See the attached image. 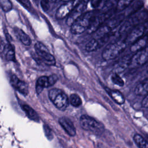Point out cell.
<instances>
[{"instance_id": "6da1fadb", "label": "cell", "mask_w": 148, "mask_h": 148, "mask_svg": "<svg viewBox=\"0 0 148 148\" xmlns=\"http://www.w3.org/2000/svg\"><path fill=\"white\" fill-rule=\"evenodd\" d=\"M148 19V10H140L135 14L129 17L124 23H121L119 27V29L117 31V34L123 35L128 33L134 27Z\"/></svg>"}, {"instance_id": "7a4b0ae2", "label": "cell", "mask_w": 148, "mask_h": 148, "mask_svg": "<svg viewBox=\"0 0 148 148\" xmlns=\"http://www.w3.org/2000/svg\"><path fill=\"white\" fill-rule=\"evenodd\" d=\"M127 43L124 40H117L112 42L106 46L102 53V57L105 60H111L117 57L126 48Z\"/></svg>"}, {"instance_id": "3957f363", "label": "cell", "mask_w": 148, "mask_h": 148, "mask_svg": "<svg viewBox=\"0 0 148 148\" xmlns=\"http://www.w3.org/2000/svg\"><path fill=\"white\" fill-rule=\"evenodd\" d=\"M94 14V11L84 12L70 26L71 32L74 35H80L87 31Z\"/></svg>"}, {"instance_id": "277c9868", "label": "cell", "mask_w": 148, "mask_h": 148, "mask_svg": "<svg viewBox=\"0 0 148 148\" xmlns=\"http://www.w3.org/2000/svg\"><path fill=\"white\" fill-rule=\"evenodd\" d=\"M81 127L86 130L92 132L95 134H101L105 129L104 125L97 120L88 115H82L80 118Z\"/></svg>"}, {"instance_id": "5b68a950", "label": "cell", "mask_w": 148, "mask_h": 148, "mask_svg": "<svg viewBox=\"0 0 148 148\" xmlns=\"http://www.w3.org/2000/svg\"><path fill=\"white\" fill-rule=\"evenodd\" d=\"M49 98L53 104L60 110H65L69 105L67 95L62 90L53 88L49 91Z\"/></svg>"}, {"instance_id": "8992f818", "label": "cell", "mask_w": 148, "mask_h": 148, "mask_svg": "<svg viewBox=\"0 0 148 148\" xmlns=\"http://www.w3.org/2000/svg\"><path fill=\"white\" fill-rule=\"evenodd\" d=\"M148 35V19L134 27L124 39L128 43H132L137 39Z\"/></svg>"}, {"instance_id": "52a82bcc", "label": "cell", "mask_w": 148, "mask_h": 148, "mask_svg": "<svg viewBox=\"0 0 148 148\" xmlns=\"http://www.w3.org/2000/svg\"><path fill=\"white\" fill-rule=\"evenodd\" d=\"M112 14L111 10H109V11L105 10L104 12H101L99 13L95 14L92 18L90 26L87 30V32L88 34L94 33L101 25L112 17Z\"/></svg>"}, {"instance_id": "ba28073f", "label": "cell", "mask_w": 148, "mask_h": 148, "mask_svg": "<svg viewBox=\"0 0 148 148\" xmlns=\"http://www.w3.org/2000/svg\"><path fill=\"white\" fill-rule=\"evenodd\" d=\"M34 48L38 56L46 64L48 65H54L56 64V60L54 56L42 43L37 42L34 46Z\"/></svg>"}, {"instance_id": "9c48e42d", "label": "cell", "mask_w": 148, "mask_h": 148, "mask_svg": "<svg viewBox=\"0 0 148 148\" xmlns=\"http://www.w3.org/2000/svg\"><path fill=\"white\" fill-rule=\"evenodd\" d=\"M81 0H68L65 1L57 9L55 16L57 19L67 17Z\"/></svg>"}, {"instance_id": "30bf717a", "label": "cell", "mask_w": 148, "mask_h": 148, "mask_svg": "<svg viewBox=\"0 0 148 148\" xmlns=\"http://www.w3.org/2000/svg\"><path fill=\"white\" fill-rule=\"evenodd\" d=\"M148 62V45L145 48L135 52L131 57L130 66L139 67Z\"/></svg>"}, {"instance_id": "8fae6325", "label": "cell", "mask_w": 148, "mask_h": 148, "mask_svg": "<svg viewBox=\"0 0 148 148\" xmlns=\"http://www.w3.org/2000/svg\"><path fill=\"white\" fill-rule=\"evenodd\" d=\"M89 2L90 0H81L67 17L66 23L68 26H71L78 17L85 12Z\"/></svg>"}, {"instance_id": "7c38bea8", "label": "cell", "mask_w": 148, "mask_h": 148, "mask_svg": "<svg viewBox=\"0 0 148 148\" xmlns=\"http://www.w3.org/2000/svg\"><path fill=\"white\" fill-rule=\"evenodd\" d=\"M113 33L101 38L92 37L89 40L85 45V49L88 52L97 51L102 47L105 43L108 42L109 39L112 36Z\"/></svg>"}, {"instance_id": "4fadbf2b", "label": "cell", "mask_w": 148, "mask_h": 148, "mask_svg": "<svg viewBox=\"0 0 148 148\" xmlns=\"http://www.w3.org/2000/svg\"><path fill=\"white\" fill-rule=\"evenodd\" d=\"M59 123L65 132L71 136H74L76 134V130L72 121L66 117H62L59 120Z\"/></svg>"}, {"instance_id": "5bb4252c", "label": "cell", "mask_w": 148, "mask_h": 148, "mask_svg": "<svg viewBox=\"0 0 148 148\" xmlns=\"http://www.w3.org/2000/svg\"><path fill=\"white\" fill-rule=\"evenodd\" d=\"M143 4L142 0H134V2L124 10L123 14L125 17H129L142 10Z\"/></svg>"}, {"instance_id": "9a60e30c", "label": "cell", "mask_w": 148, "mask_h": 148, "mask_svg": "<svg viewBox=\"0 0 148 148\" xmlns=\"http://www.w3.org/2000/svg\"><path fill=\"white\" fill-rule=\"evenodd\" d=\"M105 89L106 92L116 103L119 105H121L124 103L125 98L120 91L116 90H112L106 87H105Z\"/></svg>"}, {"instance_id": "2e32d148", "label": "cell", "mask_w": 148, "mask_h": 148, "mask_svg": "<svg viewBox=\"0 0 148 148\" xmlns=\"http://www.w3.org/2000/svg\"><path fill=\"white\" fill-rule=\"evenodd\" d=\"M131 57L128 55H126L120 58L114 65V69L115 71L114 73L121 72L124 71L126 68L130 66V61Z\"/></svg>"}, {"instance_id": "e0dca14e", "label": "cell", "mask_w": 148, "mask_h": 148, "mask_svg": "<svg viewBox=\"0 0 148 148\" xmlns=\"http://www.w3.org/2000/svg\"><path fill=\"white\" fill-rule=\"evenodd\" d=\"M148 45V35L143 36L134 42H133L130 47V51L132 52H136Z\"/></svg>"}, {"instance_id": "ac0fdd59", "label": "cell", "mask_w": 148, "mask_h": 148, "mask_svg": "<svg viewBox=\"0 0 148 148\" xmlns=\"http://www.w3.org/2000/svg\"><path fill=\"white\" fill-rule=\"evenodd\" d=\"M134 91L138 95H147L148 94V78L137 84Z\"/></svg>"}, {"instance_id": "d6986e66", "label": "cell", "mask_w": 148, "mask_h": 148, "mask_svg": "<svg viewBox=\"0 0 148 148\" xmlns=\"http://www.w3.org/2000/svg\"><path fill=\"white\" fill-rule=\"evenodd\" d=\"M14 31L20 40L25 46H29L31 43V39L29 36L19 28H15Z\"/></svg>"}, {"instance_id": "ffe728a7", "label": "cell", "mask_w": 148, "mask_h": 148, "mask_svg": "<svg viewBox=\"0 0 148 148\" xmlns=\"http://www.w3.org/2000/svg\"><path fill=\"white\" fill-rule=\"evenodd\" d=\"M49 83L48 77L47 76H41L40 77L37 82H36V90L38 94H40L43 89L45 87H49Z\"/></svg>"}, {"instance_id": "44dd1931", "label": "cell", "mask_w": 148, "mask_h": 148, "mask_svg": "<svg viewBox=\"0 0 148 148\" xmlns=\"http://www.w3.org/2000/svg\"><path fill=\"white\" fill-rule=\"evenodd\" d=\"M4 53L5 54L6 59L8 61H14L15 60V53L13 46L8 43L6 44L3 48Z\"/></svg>"}, {"instance_id": "7402d4cb", "label": "cell", "mask_w": 148, "mask_h": 148, "mask_svg": "<svg viewBox=\"0 0 148 148\" xmlns=\"http://www.w3.org/2000/svg\"><path fill=\"white\" fill-rule=\"evenodd\" d=\"M133 139L139 148H148V142L140 134H135Z\"/></svg>"}, {"instance_id": "603a6c76", "label": "cell", "mask_w": 148, "mask_h": 148, "mask_svg": "<svg viewBox=\"0 0 148 148\" xmlns=\"http://www.w3.org/2000/svg\"><path fill=\"white\" fill-rule=\"evenodd\" d=\"M23 109L25 113H26L27 116L31 119V120H33L34 121H38L39 120V116L36 112L29 106L24 105L23 106Z\"/></svg>"}, {"instance_id": "cb8c5ba5", "label": "cell", "mask_w": 148, "mask_h": 148, "mask_svg": "<svg viewBox=\"0 0 148 148\" xmlns=\"http://www.w3.org/2000/svg\"><path fill=\"white\" fill-rule=\"evenodd\" d=\"M69 102L74 107H79L82 105V101L81 98L77 94H72L69 97Z\"/></svg>"}, {"instance_id": "d4e9b609", "label": "cell", "mask_w": 148, "mask_h": 148, "mask_svg": "<svg viewBox=\"0 0 148 148\" xmlns=\"http://www.w3.org/2000/svg\"><path fill=\"white\" fill-rule=\"evenodd\" d=\"M134 0H118L116 9L118 11L124 10Z\"/></svg>"}, {"instance_id": "484cf974", "label": "cell", "mask_w": 148, "mask_h": 148, "mask_svg": "<svg viewBox=\"0 0 148 148\" xmlns=\"http://www.w3.org/2000/svg\"><path fill=\"white\" fill-rule=\"evenodd\" d=\"M14 88L16 89H17L20 93H21L25 95H26L28 92V87H27V84L25 82L21 81L20 80H18V83H17V84Z\"/></svg>"}, {"instance_id": "4316f807", "label": "cell", "mask_w": 148, "mask_h": 148, "mask_svg": "<svg viewBox=\"0 0 148 148\" xmlns=\"http://www.w3.org/2000/svg\"><path fill=\"white\" fill-rule=\"evenodd\" d=\"M0 7L5 12L10 11L13 8L10 0H0Z\"/></svg>"}, {"instance_id": "83f0119b", "label": "cell", "mask_w": 148, "mask_h": 148, "mask_svg": "<svg viewBox=\"0 0 148 148\" xmlns=\"http://www.w3.org/2000/svg\"><path fill=\"white\" fill-rule=\"evenodd\" d=\"M111 80L114 84L120 87H123L124 85V82L123 79L117 73H114L112 75Z\"/></svg>"}, {"instance_id": "f1b7e54d", "label": "cell", "mask_w": 148, "mask_h": 148, "mask_svg": "<svg viewBox=\"0 0 148 148\" xmlns=\"http://www.w3.org/2000/svg\"><path fill=\"white\" fill-rule=\"evenodd\" d=\"M43 127H44V131H45V133L46 137L48 138V139L51 140L53 139V134L51 130L47 125H44Z\"/></svg>"}, {"instance_id": "f546056e", "label": "cell", "mask_w": 148, "mask_h": 148, "mask_svg": "<svg viewBox=\"0 0 148 148\" xmlns=\"http://www.w3.org/2000/svg\"><path fill=\"white\" fill-rule=\"evenodd\" d=\"M41 7L44 11H47L50 8V1L49 0H41L40 2Z\"/></svg>"}, {"instance_id": "4dcf8cb0", "label": "cell", "mask_w": 148, "mask_h": 148, "mask_svg": "<svg viewBox=\"0 0 148 148\" xmlns=\"http://www.w3.org/2000/svg\"><path fill=\"white\" fill-rule=\"evenodd\" d=\"M25 8L29 9L31 8V3L29 0H17Z\"/></svg>"}, {"instance_id": "1f68e13d", "label": "cell", "mask_w": 148, "mask_h": 148, "mask_svg": "<svg viewBox=\"0 0 148 148\" xmlns=\"http://www.w3.org/2000/svg\"><path fill=\"white\" fill-rule=\"evenodd\" d=\"M49 83L50 86H53L56 83V82L58 80V76L56 75H52L48 77Z\"/></svg>"}, {"instance_id": "d6a6232c", "label": "cell", "mask_w": 148, "mask_h": 148, "mask_svg": "<svg viewBox=\"0 0 148 148\" xmlns=\"http://www.w3.org/2000/svg\"><path fill=\"white\" fill-rule=\"evenodd\" d=\"M142 106L143 108H148V94L145 95V98L142 101Z\"/></svg>"}, {"instance_id": "836d02e7", "label": "cell", "mask_w": 148, "mask_h": 148, "mask_svg": "<svg viewBox=\"0 0 148 148\" xmlns=\"http://www.w3.org/2000/svg\"><path fill=\"white\" fill-rule=\"evenodd\" d=\"M18 79L15 76V75H13L12 77H11V79H10V83L12 84V85L15 87V86H16L17 83H18Z\"/></svg>"}, {"instance_id": "e575fe53", "label": "cell", "mask_w": 148, "mask_h": 148, "mask_svg": "<svg viewBox=\"0 0 148 148\" xmlns=\"http://www.w3.org/2000/svg\"><path fill=\"white\" fill-rule=\"evenodd\" d=\"M5 36H6V38L7 40H8L9 42H10L12 40V37H11V36H10V35L9 34H8L7 32H5Z\"/></svg>"}, {"instance_id": "d590c367", "label": "cell", "mask_w": 148, "mask_h": 148, "mask_svg": "<svg viewBox=\"0 0 148 148\" xmlns=\"http://www.w3.org/2000/svg\"><path fill=\"white\" fill-rule=\"evenodd\" d=\"M5 45L4 43H3L2 39L1 37L0 36V47H1V48H4Z\"/></svg>"}, {"instance_id": "8d00e7d4", "label": "cell", "mask_w": 148, "mask_h": 148, "mask_svg": "<svg viewBox=\"0 0 148 148\" xmlns=\"http://www.w3.org/2000/svg\"><path fill=\"white\" fill-rule=\"evenodd\" d=\"M68 1V0H63V1H64V2H65V1Z\"/></svg>"}]
</instances>
